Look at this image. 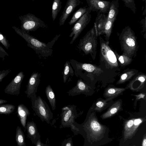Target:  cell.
Instances as JSON below:
<instances>
[{
  "label": "cell",
  "instance_id": "cell-1",
  "mask_svg": "<svg viewBox=\"0 0 146 146\" xmlns=\"http://www.w3.org/2000/svg\"><path fill=\"white\" fill-rule=\"evenodd\" d=\"M12 28L18 35L26 40L28 46L34 50L36 54L43 57H48L52 55V47L60 35V34L56 35L51 41L46 44L39 40L34 36L26 33L18 27L14 26L12 27Z\"/></svg>",
  "mask_w": 146,
  "mask_h": 146
},
{
  "label": "cell",
  "instance_id": "cell-7",
  "mask_svg": "<svg viewBox=\"0 0 146 146\" xmlns=\"http://www.w3.org/2000/svg\"><path fill=\"white\" fill-rule=\"evenodd\" d=\"M91 10L88 7L86 12L76 22L73 27L69 36L73 38L70 42L72 44L79 36L83 30L89 23L91 18Z\"/></svg>",
  "mask_w": 146,
  "mask_h": 146
},
{
  "label": "cell",
  "instance_id": "cell-33",
  "mask_svg": "<svg viewBox=\"0 0 146 146\" xmlns=\"http://www.w3.org/2000/svg\"><path fill=\"white\" fill-rule=\"evenodd\" d=\"M104 103L102 102L99 101L96 103V105L98 107L101 108L104 106Z\"/></svg>",
  "mask_w": 146,
  "mask_h": 146
},
{
  "label": "cell",
  "instance_id": "cell-30",
  "mask_svg": "<svg viewBox=\"0 0 146 146\" xmlns=\"http://www.w3.org/2000/svg\"><path fill=\"white\" fill-rule=\"evenodd\" d=\"M6 55L9 56L4 49L1 46H0V57L3 58Z\"/></svg>",
  "mask_w": 146,
  "mask_h": 146
},
{
  "label": "cell",
  "instance_id": "cell-15",
  "mask_svg": "<svg viewBox=\"0 0 146 146\" xmlns=\"http://www.w3.org/2000/svg\"><path fill=\"white\" fill-rule=\"evenodd\" d=\"M63 81L64 83L67 81H70L74 75V71L71 66L70 61H66L64 66V68L62 72Z\"/></svg>",
  "mask_w": 146,
  "mask_h": 146
},
{
  "label": "cell",
  "instance_id": "cell-29",
  "mask_svg": "<svg viewBox=\"0 0 146 146\" xmlns=\"http://www.w3.org/2000/svg\"><path fill=\"white\" fill-rule=\"evenodd\" d=\"M35 146H50V145L47 143V142L46 141V143H42L40 140V139L38 140L35 144Z\"/></svg>",
  "mask_w": 146,
  "mask_h": 146
},
{
  "label": "cell",
  "instance_id": "cell-13",
  "mask_svg": "<svg viewBox=\"0 0 146 146\" xmlns=\"http://www.w3.org/2000/svg\"><path fill=\"white\" fill-rule=\"evenodd\" d=\"M107 16L98 12L94 22L95 26L98 36L103 35L105 26L107 20Z\"/></svg>",
  "mask_w": 146,
  "mask_h": 146
},
{
  "label": "cell",
  "instance_id": "cell-8",
  "mask_svg": "<svg viewBox=\"0 0 146 146\" xmlns=\"http://www.w3.org/2000/svg\"><path fill=\"white\" fill-rule=\"evenodd\" d=\"M24 76L23 72H19L7 86L4 90L5 92L12 95H19Z\"/></svg>",
  "mask_w": 146,
  "mask_h": 146
},
{
  "label": "cell",
  "instance_id": "cell-5",
  "mask_svg": "<svg viewBox=\"0 0 146 146\" xmlns=\"http://www.w3.org/2000/svg\"><path fill=\"white\" fill-rule=\"evenodd\" d=\"M60 127H70L74 135L78 134V129L74 125L75 119L78 116L76 106L69 105L62 108Z\"/></svg>",
  "mask_w": 146,
  "mask_h": 146
},
{
  "label": "cell",
  "instance_id": "cell-35",
  "mask_svg": "<svg viewBox=\"0 0 146 146\" xmlns=\"http://www.w3.org/2000/svg\"><path fill=\"white\" fill-rule=\"evenodd\" d=\"M116 91L115 89L113 88L109 89L108 91V92L111 94H113L115 93Z\"/></svg>",
  "mask_w": 146,
  "mask_h": 146
},
{
  "label": "cell",
  "instance_id": "cell-12",
  "mask_svg": "<svg viewBox=\"0 0 146 146\" xmlns=\"http://www.w3.org/2000/svg\"><path fill=\"white\" fill-rule=\"evenodd\" d=\"M27 137L35 145L37 141L40 139V136L38 131L36 124L33 121L28 122L26 125Z\"/></svg>",
  "mask_w": 146,
  "mask_h": 146
},
{
  "label": "cell",
  "instance_id": "cell-26",
  "mask_svg": "<svg viewBox=\"0 0 146 146\" xmlns=\"http://www.w3.org/2000/svg\"><path fill=\"white\" fill-rule=\"evenodd\" d=\"M61 146H74L72 137L65 139L62 142Z\"/></svg>",
  "mask_w": 146,
  "mask_h": 146
},
{
  "label": "cell",
  "instance_id": "cell-20",
  "mask_svg": "<svg viewBox=\"0 0 146 146\" xmlns=\"http://www.w3.org/2000/svg\"><path fill=\"white\" fill-rule=\"evenodd\" d=\"M62 2L60 0H54L52 7V17L53 21L56 19L62 7Z\"/></svg>",
  "mask_w": 146,
  "mask_h": 146
},
{
  "label": "cell",
  "instance_id": "cell-10",
  "mask_svg": "<svg viewBox=\"0 0 146 146\" xmlns=\"http://www.w3.org/2000/svg\"><path fill=\"white\" fill-rule=\"evenodd\" d=\"M91 11L105 14L109 12L111 1L98 0H86Z\"/></svg>",
  "mask_w": 146,
  "mask_h": 146
},
{
  "label": "cell",
  "instance_id": "cell-25",
  "mask_svg": "<svg viewBox=\"0 0 146 146\" xmlns=\"http://www.w3.org/2000/svg\"><path fill=\"white\" fill-rule=\"evenodd\" d=\"M0 42L6 49H8L9 47H10V44L9 43L8 41L6 36L3 35L0 31Z\"/></svg>",
  "mask_w": 146,
  "mask_h": 146
},
{
  "label": "cell",
  "instance_id": "cell-11",
  "mask_svg": "<svg viewBox=\"0 0 146 146\" xmlns=\"http://www.w3.org/2000/svg\"><path fill=\"white\" fill-rule=\"evenodd\" d=\"M81 2L79 0H68L67 1L64 10L59 19L60 26L64 25L66 21L70 15Z\"/></svg>",
  "mask_w": 146,
  "mask_h": 146
},
{
  "label": "cell",
  "instance_id": "cell-19",
  "mask_svg": "<svg viewBox=\"0 0 146 146\" xmlns=\"http://www.w3.org/2000/svg\"><path fill=\"white\" fill-rule=\"evenodd\" d=\"M24 133L21 127L17 126L16 129L15 140L17 146H26Z\"/></svg>",
  "mask_w": 146,
  "mask_h": 146
},
{
  "label": "cell",
  "instance_id": "cell-9",
  "mask_svg": "<svg viewBox=\"0 0 146 146\" xmlns=\"http://www.w3.org/2000/svg\"><path fill=\"white\" fill-rule=\"evenodd\" d=\"M40 74L35 72L31 74L28 82L27 89L25 92L27 97L31 98L36 95L40 82Z\"/></svg>",
  "mask_w": 146,
  "mask_h": 146
},
{
  "label": "cell",
  "instance_id": "cell-28",
  "mask_svg": "<svg viewBox=\"0 0 146 146\" xmlns=\"http://www.w3.org/2000/svg\"><path fill=\"white\" fill-rule=\"evenodd\" d=\"M10 72V71L9 69L0 71V82L2 81L3 78L8 74Z\"/></svg>",
  "mask_w": 146,
  "mask_h": 146
},
{
  "label": "cell",
  "instance_id": "cell-24",
  "mask_svg": "<svg viewBox=\"0 0 146 146\" xmlns=\"http://www.w3.org/2000/svg\"><path fill=\"white\" fill-rule=\"evenodd\" d=\"M122 1L126 7L130 9L134 13H135L136 8L133 0H122Z\"/></svg>",
  "mask_w": 146,
  "mask_h": 146
},
{
  "label": "cell",
  "instance_id": "cell-22",
  "mask_svg": "<svg viewBox=\"0 0 146 146\" xmlns=\"http://www.w3.org/2000/svg\"><path fill=\"white\" fill-rule=\"evenodd\" d=\"M15 106L12 104H5L0 105V114H8L13 112Z\"/></svg>",
  "mask_w": 146,
  "mask_h": 146
},
{
  "label": "cell",
  "instance_id": "cell-27",
  "mask_svg": "<svg viewBox=\"0 0 146 146\" xmlns=\"http://www.w3.org/2000/svg\"><path fill=\"white\" fill-rule=\"evenodd\" d=\"M119 106L116 107L115 106L114 107H112L110 109V111H108V113L106 114V115L107 117L110 116L116 113L119 109Z\"/></svg>",
  "mask_w": 146,
  "mask_h": 146
},
{
  "label": "cell",
  "instance_id": "cell-16",
  "mask_svg": "<svg viewBox=\"0 0 146 146\" xmlns=\"http://www.w3.org/2000/svg\"><path fill=\"white\" fill-rule=\"evenodd\" d=\"M119 1L114 0L111 2L110 6L107 15V19L114 22L119 12Z\"/></svg>",
  "mask_w": 146,
  "mask_h": 146
},
{
  "label": "cell",
  "instance_id": "cell-39",
  "mask_svg": "<svg viewBox=\"0 0 146 146\" xmlns=\"http://www.w3.org/2000/svg\"><path fill=\"white\" fill-rule=\"evenodd\" d=\"M7 102V101L2 99H0V104Z\"/></svg>",
  "mask_w": 146,
  "mask_h": 146
},
{
  "label": "cell",
  "instance_id": "cell-14",
  "mask_svg": "<svg viewBox=\"0 0 146 146\" xmlns=\"http://www.w3.org/2000/svg\"><path fill=\"white\" fill-rule=\"evenodd\" d=\"M17 112L21 125L26 129L27 118L30 113L29 110L24 105L21 104L18 106Z\"/></svg>",
  "mask_w": 146,
  "mask_h": 146
},
{
  "label": "cell",
  "instance_id": "cell-23",
  "mask_svg": "<svg viewBox=\"0 0 146 146\" xmlns=\"http://www.w3.org/2000/svg\"><path fill=\"white\" fill-rule=\"evenodd\" d=\"M116 57L117 58L118 60L121 64H125L129 63L131 60V58L123 54L122 55H119L115 52H114Z\"/></svg>",
  "mask_w": 146,
  "mask_h": 146
},
{
  "label": "cell",
  "instance_id": "cell-4",
  "mask_svg": "<svg viewBox=\"0 0 146 146\" xmlns=\"http://www.w3.org/2000/svg\"><path fill=\"white\" fill-rule=\"evenodd\" d=\"M31 99L32 107L35 114L42 121L49 124L53 118V114L48 104L40 96H37L36 95Z\"/></svg>",
  "mask_w": 146,
  "mask_h": 146
},
{
  "label": "cell",
  "instance_id": "cell-18",
  "mask_svg": "<svg viewBox=\"0 0 146 146\" xmlns=\"http://www.w3.org/2000/svg\"><path fill=\"white\" fill-rule=\"evenodd\" d=\"M88 9V7L86 8V6L80 8L74 13L68 24L70 25L74 24L86 12Z\"/></svg>",
  "mask_w": 146,
  "mask_h": 146
},
{
  "label": "cell",
  "instance_id": "cell-34",
  "mask_svg": "<svg viewBox=\"0 0 146 146\" xmlns=\"http://www.w3.org/2000/svg\"><path fill=\"white\" fill-rule=\"evenodd\" d=\"M141 122V121L139 119H136L134 121V124L135 125H137L139 124Z\"/></svg>",
  "mask_w": 146,
  "mask_h": 146
},
{
  "label": "cell",
  "instance_id": "cell-2",
  "mask_svg": "<svg viewBox=\"0 0 146 146\" xmlns=\"http://www.w3.org/2000/svg\"><path fill=\"white\" fill-rule=\"evenodd\" d=\"M119 38L123 54L130 58L136 55L138 48L137 38L130 27L127 26L123 29Z\"/></svg>",
  "mask_w": 146,
  "mask_h": 146
},
{
  "label": "cell",
  "instance_id": "cell-3",
  "mask_svg": "<svg viewBox=\"0 0 146 146\" xmlns=\"http://www.w3.org/2000/svg\"><path fill=\"white\" fill-rule=\"evenodd\" d=\"M98 36L94 25L80 40L77 47L86 55L90 54L93 58L96 56Z\"/></svg>",
  "mask_w": 146,
  "mask_h": 146
},
{
  "label": "cell",
  "instance_id": "cell-38",
  "mask_svg": "<svg viewBox=\"0 0 146 146\" xmlns=\"http://www.w3.org/2000/svg\"><path fill=\"white\" fill-rule=\"evenodd\" d=\"M142 145V146H146V139L145 138L143 140Z\"/></svg>",
  "mask_w": 146,
  "mask_h": 146
},
{
  "label": "cell",
  "instance_id": "cell-37",
  "mask_svg": "<svg viewBox=\"0 0 146 146\" xmlns=\"http://www.w3.org/2000/svg\"><path fill=\"white\" fill-rule=\"evenodd\" d=\"M138 80L141 82H144L145 81V78L142 76L139 77L138 78Z\"/></svg>",
  "mask_w": 146,
  "mask_h": 146
},
{
  "label": "cell",
  "instance_id": "cell-32",
  "mask_svg": "<svg viewBox=\"0 0 146 146\" xmlns=\"http://www.w3.org/2000/svg\"><path fill=\"white\" fill-rule=\"evenodd\" d=\"M134 124V121L132 120H129L127 123L126 125L129 128L131 127Z\"/></svg>",
  "mask_w": 146,
  "mask_h": 146
},
{
  "label": "cell",
  "instance_id": "cell-21",
  "mask_svg": "<svg viewBox=\"0 0 146 146\" xmlns=\"http://www.w3.org/2000/svg\"><path fill=\"white\" fill-rule=\"evenodd\" d=\"M114 22L111 20L107 19L106 23L104 27V34L105 35V41L106 42H109V40L112 32L113 24Z\"/></svg>",
  "mask_w": 146,
  "mask_h": 146
},
{
  "label": "cell",
  "instance_id": "cell-36",
  "mask_svg": "<svg viewBox=\"0 0 146 146\" xmlns=\"http://www.w3.org/2000/svg\"><path fill=\"white\" fill-rule=\"evenodd\" d=\"M127 77V75L126 74H124L122 75L121 78L122 80H125Z\"/></svg>",
  "mask_w": 146,
  "mask_h": 146
},
{
  "label": "cell",
  "instance_id": "cell-6",
  "mask_svg": "<svg viewBox=\"0 0 146 146\" xmlns=\"http://www.w3.org/2000/svg\"><path fill=\"white\" fill-rule=\"evenodd\" d=\"M19 18L21 23V29L27 34L30 31H35L40 27H47L44 21L31 13L20 16Z\"/></svg>",
  "mask_w": 146,
  "mask_h": 146
},
{
  "label": "cell",
  "instance_id": "cell-17",
  "mask_svg": "<svg viewBox=\"0 0 146 146\" xmlns=\"http://www.w3.org/2000/svg\"><path fill=\"white\" fill-rule=\"evenodd\" d=\"M45 92L46 97L53 110L56 108V99L54 92L50 85L46 88Z\"/></svg>",
  "mask_w": 146,
  "mask_h": 146
},
{
  "label": "cell",
  "instance_id": "cell-31",
  "mask_svg": "<svg viewBox=\"0 0 146 146\" xmlns=\"http://www.w3.org/2000/svg\"><path fill=\"white\" fill-rule=\"evenodd\" d=\"M141 22L142 25L143 31L142 32H145V34L146 33V17L144 19L141 20Z\"/></svg>",
  "mask_w": 146,
  "mask_h": 146
}]
</instances>
